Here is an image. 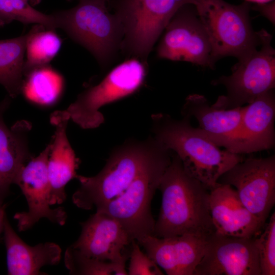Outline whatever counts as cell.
Here are the masks:
<instances>
[{"instance_id":"1","label":"cell","mask_w":275,"mask_h":275,"mask_svg":"<svg viewBox=\"0 0 275 275\" xmlns=\"http://www.w3.org/2000/svg\"><path fill=\"white\" fill-rule=\"evenodd\" d=\"M158 189L161 205L154 236L190 234L208 238L215 232L209 207L210 190L187 172L173 152Z\"/></svg>"},{"instance_id":"2","label":"cell","mask_w":275,"mask_h":275,"mask_svg":"<svg viewBox=\"0 0 275 275\" xmlns=\"http://www.w3.org/2000/svg\"><path fill=\"white\" fill-rule=\"evenodd\" d=\"M152 136L177 154L187 172L209 190L219 177L237 163L241 154L222 150L197 127L190 119L178 120L166 113L151 116Z\"/></svg>"},{"instance_id":"3","label":"cell","mask_w":275,"mask_h":275,"mask_svg":"<svg viewBox=\"0 0 275 275\" xmlns=\"http://www.w3.org/2000/svg\"><path fill=\"white\" fill-rule=\"evenodd\" d=\"M169 150L151 135L145 140H128L114 149L96 175H77L79 186L72 202L84 210L98 209L124 192L153 162Z\"/></svg>"},{"instance_id":"4","label":"cell","mask_w":275,"mask_h":275,"mask_svg":"<svg viewBox=\"0 0 275 275\" xmlns=\"http://www.w3.org/2000/svg\"><path fill=\"white\" fill-rule=\"evenodd\" d=\"M67 10L52 13L57 28L87 49L102 68L115 60L123 39L121 22L106 0H78Z\"/></svg>"},{"instance_id":"5","label":"cell","mask_w":275,"mask_h":275,"mask_svg":"<svg viewBox=\"0 0 275 275\" xmlns=\"http://www.w3.org/2000/svg\"><path fill=\"white\" fill-rule=\"evenodd\" d=\"M193 0H109V10L123 30L121 50L129 58L147 61L167 25L183 5Z\"/></svg>"},{"instance_id":"6","label":"cell","mask_w":275,"mask_h":275,"mask_svg":"<svg viewBox=\"0 0 275 275\" xmlns=\"http://www.w3.org/2000/svg\"><path fill=\"white\" fill-rule=\"evenodd\" d=\"M209 39L215 62L226 56L238 59L260 43L249 17L250 4L234 5L224 0H193Z\"/></svg>"},{"instance_id":"7","label":"cell","mask_w":275,"mask_h":275,"mask_svg":"<svg viewBox=\"0 0 275 275\" xmlns=\"http://www.w3.org/2000/svg\"><path fill=\"white\" fill-rule=\"evenodd\" d=\"M260 43L238 59L232 74L212 81L214 85H223L226 95L218 97L211 104L218 109L242 106L275 86V51L271 45L272 36L267 31L258 32Z\"/></svg>"},{"instance_id":"8","label":"cell","mask_w":275,"mask_h":275,"mask_svg":"<svg viewBox=\"0 0 275 275\" xmlns=\"http://www.w3.org/2000/svg\"><path fill=\"white\" fill-rule=\"evenodd\" d=\"M147 72V61L129 58L112 69L99 83L80 93L63 112L81 128H96L104 121L99 109L136 92Z\"/></svg>"},{"instance_id":"9","label":"cell","mask_w":275,"mask_h":275,"mask_svg":"<svg viewBox=\"0 0 275 275\" xmlns=\"http://www.w3.org/2000/svg\"><path fill=\"white\" fill-rule=\"evenodd\" d=\"M172 154L170 150L162 154L123 193L96 210L117 219L132 241H138L144 236L154 234L155 221L151 213V203L171 163Z\"/></svg>"},{"instance_id":"10","label":"cell","mask_w":275,"mask_h":275,"mask_svg":"<svg viewBox=\"0 0 275 275\" xmlns=\"http://www.w3.org/2000/svg\"><path fill=\"white\" fill-rule=\"evenodd\" d=\"M156 49L158 58L212 68L211 45L195 7L182 6L165 28Z\"/></svg>"},{"instance_id":"11","label":"cell","mask_w":275,"mask_h":275,"mask_svg":"<svg viewBox=\"0 0 275 275\" xmlns=\"http://www.w3.org/2000/svg\"><path fill=\"white\" fill-rule=\"evenodd\" d=\"M217 183L235 187L243 205L265 224L275 203V156L243 159Z\"/></svg>"},{"instance_id":"12","label":"cell","mask_w":275,"mask_h":275,"mask_svg":"<svg viewBox=\"0 0 275 275\" xmlns=\"http://www.w3.org/2000/svg\"><path fill=\"white\" fill-rule=\"evenodd\" d=\"M50 146L49 143L39 155L32 157L16 178L14 184L20 188L28 205L27 211L17 212L14 215L20 232L31 228L42 218L61 226L66 223L67 215L64 208H50L47 171Z\"/></svg>"},{"instance_id":"13","label":"cell","mask_w":275,"mask_h":275,"mask_svg":"<svg viewBox=\"0 0 275 275\" xmlns=\"http://www.w3.org/2000/svg\"><path fill=\"white\" fill-rule=\"evenodd\" d=\"M194 275H261L254 237H229L215 232L207 238Z\"/></svg>"},{"instance_id":"14","label":"cell","mask_w":275,"mask_h":275,"mask_svg":"<svg viewBox=\"0 0 275 275\" xmlns=\"http://www.w3.org/2000/svg\"><path fill=\"white\" fill-rule=\"evenodd\" d=\"M78 239L71 245L82 255L100 261L126 263L129 253L126 250L132 240L114 217L96 211L81 223Z\"/></svg>"},{"instance_id":"15","label":"cell","mask_w":275,"mask_h":275,"mask_svg":"<svg viewBox=\"0 0 275 275\" xmlns=\"http://www.w3.org/2000/svg\"><path fill=\"white\" fill-rule=\"evenodd\" d=\"M168 275H194L207 238L190 234L159 238L147 235L137 241Z\"/></svg>"},{"instance_id":"16","label":"cell","mask_w":275,"mask_h":275,"mask_svg":"<svg viewBox=\"0 0 275 275\" xmlns=\"http://www.w3.org/2000/svg\"><path fill=\"white\" fill-rule=\"evenodd\" d=\"M243 109L216 108L205 96L194 94L186 97L181 114L183 118H194L203 134L218 147L235 153Z\"/></svg>"},{"instance_id":"17","label":"cell","mask_w":275,"mask_h":275,"mask_svg":"<svg viewBox=\"0 0 275 275\" xmlns=\"http://www.w3.org/2000/svg\"><path fill=\"white\" fill-rule=\"evenodd\" d=\"M209 207L217 234L238 238L254 237L264 226L243 205L236 190L228 184L218 183L210 190Z\"/></svg>"},{"instance_id":"18","label":"cell","mask_w":275,"mask_h":275,"mask_svg":"<svg viewBox=\"0 0 275 275\" xmlns=\"http://www.w3.org/2000/svg\"><path fill=\"white\" fill-rule=\"evenodd\" d=\"M11 99L7 95L0 102V205L4 204L21 168L33 157L28 141L31 123L20 120L9 128L4 121V114Z\"/></svg>"},{"instance_id":"19","label":"cell","mask_w":275,"mask_h":275,"mask_svg":"<svg viewBox=\"0 0 275 275\" xmlns=\"http://www.w3.org/2000/svg\"><path fill=\"white\" fill-rule=\"evenodd\" d=\"M244 106L235 153L249 154L272 149L275 144L273 89Z\"/></svg>"},{"instance_id":"20","label":"cell","mask_w":275,"mask_h":275,"mask_svg":"<svg viewBox=\"0 0 275 275\" xmlns=\"http://www.w3.org/2000/svg\"><path fill=\"white\" fill-rule=\"evenodd\" d=\"M69 119L63 111L51 114L50 123L55 132L50 143L47 171L50 183V205L60 204L66 199V185L77 175L80 161L68 141L66 128Z\"/></svg>"},{"instance_id":"21","label":"cell","mask_w":275,"mask_h":275,"mask_svg":"<svg viewBox=\"0 0 275 275\" xmlns=\"http://www.w3.org/2000/svg\"><path fill=\"white\" fill-rule=\"evenodd\" d=\"M7 272L10 275L46 274L40 271L46 265L58 264L62 251L59 245L46 242L30 246L12 228L7 217L4 226Z\"/></svg>"},{"instance_id":"22","label":"cell","mask_w":275,"mask_h":275,"mask_svg":"<svg viewBox=\"0 0 275 275\" xmlns=\"http://www.w3.org/2000/svg\"><path fill=\"white\" fill-rule=\"evenodd\" d=\"M29 32L19 37L0 40V84L12 98L21 93L23 65Z\"/></svg>"},{"instance_id":"23","label":"cell","mask_w":275,"mask_h":275,"mask_svg":"<svg viewBox=\"0 0 275 275\" xmlns=\"http://www.w3.org/2000/svg\"><path fill=\"white\" fill-rule=\"evenodd\" d=\"M63 85L62 76L48 65L35 68L24 76L21 93L32 102L49 105L59 99Z\"/></svg>"},{"instance_id":"24","label":"cell","mask_w":275,"mask_h":275,"mask_svg":"<svg viewBox=\"0 0 275 275\" xmlns=\"http://www.w3.org/2000/svg\"><path fill=\"white\" fill-rule=\"evenodd\" d=\"M23 65L24 76L33 69L49 65L59 53L62 40L55 30L36 24L29 31Z\"/></svg>"},{"instance_id":"25","label":"cell","mask_w":275,"mask_h":275,"mask_svg":"<svg viewBox=\"0 0 275 275\" xmlns=\"http://www.w3.org/2000/svg\"><path fill=\"white\" fill-rule=\"evenodd\" d=\"M65 265L70 274L127 275L126 263L106 262L88 257L70 245L64 255Z\"/></svg>"},{"instance_id":"26","label":"cell","mask_w":275,"mask_h":275,"mask_svg":"<svg viewBox=\"0 0 275 275\" xmlns=\"http://www.w3.org/2000/svg\"><path fill=\"white\" fill-rule=\"evenodd\" d=\"M0 20L5 25L15 20L40 24L47 30L57 29L52 14L42 13L24 0H0Z\"/></svg>"},{"instance_id":"27","label":"cell","mask_w":275,"mask_h":275,"mask_svg":"<svg viewBox=\"0 0 275 275\" xmlns=\"http://www.w3.org/2000/svg\"><path fill=\"white\" fill-rule=\"evenodd\" d=\"M254 237L258 251L261 275L275 274V213L262 233Z\"/></svg>"},{"instance_id":"28","label":"cell","mask_w":275,"mask_h":275,"mask_svg":"<svg viewBox=\"0 0 275 275\" xmlns=\"http://www.w3.org/2000/svg\"><path fill=\"white\" fill-rule=\"evenodd\" d=\"M129 258L128 274H163L158 265L147 254L141 251L139 244L135 240L131 241Z\"/></svg>"},{"instance_id":"29","label":"cell","mask_w":275,"mask_h":275,"mask_svg":"<svg viewBox=\"0 0 275 275\" xmlns=\"http://www.w3.org/2000/svg\"><path fill=\"white\" fill-rule=\"evenodd\" d=\"M254 9L259 11L272 22H274V2L264 4H256Z\"/></svg>"},{"instance_id":"30","label":"cell","mask_w":275,"mask_h":275,"mask_svg":"<svg viewBox=\"0 0 275 275\" xmlns=\"http://www.w3.org/2000/svg\"><path fill=\"white\" fill-rule=\"evenodd\" d=\"M5 209V204L0 205V234L3 232L4 223L7 217Z\"/></svg>"},{"instance_id":"31","label":"cell","mask_w":275,"mask_h":275,"mask_svg":"<svg viewBox=\"0 0 275 275\" xmlns=\"http://www.w3.org/2000/svg\"><path fill=\"white\" fill-rule=\"evenodd\" d=\"M248 2H253L258 4L269 3L273 0H245Z\"/></svg>"},{"instance_id":"32","label":"cell","mask_w":275,"mask_h":275,"mask_svg":"<svg viewBox=\"0 0 275 275\" xmlns=\"http://www.w3.org/2000/svg\"><path fill=\"white\" fill-rule=\"evenodd\" d=\"M29 3L31 6H35L40 4L42 0H24Z\"/></svg>"},{"instance_id":"33","label":"cell","mask_w":275,"mask_h":275,"mask_svg":"<svg viewBox=\"0 0 275 275\" xmlns=\"http://www.w3.org/2000/svg\"><path fill=\"white\" fill-rule=\"evenodd\" d=\"M4 25H5V24H4V23L3 22H2L1 20H0V27H2Z\"/></svg>"},{"instance_id":"34","label":"cell","mask_w":275,"mask_h":275,"mask_svg":"<svg viewBox=\"0 0 275 275\" xmlns=\"http://www.w3.org/2000/svg\"><path fill=\"white\" fill-rule=\"evenodd\" d=\"M107 1H108L109 0H106Z\"/></svg>"},{"instance_id":"35","label":"cell","mask_w":275,"mask_h":275,"mask_svg":"<svg viewBox=\"0 0 275 275\" xmlns=\"http://www.w3.org/2000/svg\"><path fill=\"white\" fill-rule=\"evenodd\" d=\"M68 1H72V0H68Z\"/></svg>"}]
</instances>
